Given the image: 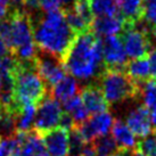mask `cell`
I'll return each mask as SVG.
<instances>
[{
  "label": "cell",
  "mask_w": 156,
  "mask_h": 156,
  "mask_svg": "<svg viewBox=\"0 0 156 156\" xmlns=\"http://www.w3.org/2000/svg\"><path fill=\"white\" fill-rule=\"evenodd\" d=\"M33 39L39 50L48 52L63 61L76 34L65 20L61 9L30 15Z\"/></svg>",
  "instance_id": "obj_1"
},
{
  "label": "cell",
  "mask_w": 156,
  "mask_h": 156,
  "mask_svg": "<svg viewBox=\"0 0 156 156\" xmlns=\"http://www.w3.org/2000/svg\"><path fill=\"white\" fill-rule=\"evenodd\" d=\"M62 62L66 72L76 80L88 81L98 78L105 69L103 40L89 31L76 34Z\"/></svg>",
  "instance_id": "obj_2"
},
{
  "label": "cell",
  "mask_w": 156,
  "mask_h": 156,
  "mask_svg": "<svg viewBox=\"0 0 156 156\" xmlns=\"http://www.w3.org/2000/svg\"><path fill=\"white\" fill-rule=\"evenodd\" d=\"M48 94V88L35 69L34 62L17 61L14 71V96L18 105H38Z\"/></svg>",
  "instance_id": "obj_3"
},
{
  "label": "cell",
  "mask_w": 156,
  "mask_h": 156,
  "mask_svg": "<svg viewBox=\"0 0 156 156\" xmlns=\"http://www.w3.org/2000/svg\"><path fill=\"white\" fill-rule=\"evenodd\" d=\"M98 84L108 104H117L140 96V87L132 81L124 71L105 69L99 76Z\"/></svg>",
  "instance_id": "obj_4"
},
{
  "label": "cell",
  "mask_w": 156,
  "mask_h": 156,
  "mask_svg": "<svg viewBox=\"0 0 156 156\" xmlns=\"http://www.w3.org/2000/svg\"><path fill=\"white\" fill-rule=\"evenodd\" d=\"M122 32L123 35L121 39L129 58H141L148 55L152 42L145 26H138V22L134 24H126Z\"/></svg>",
  "instance_id": "obj_5"
},
{
  "label": "cell",
  "mask_w": 156,
  "mask_h": 156,
  "mask_svg": "<svg viewBox=\"0 0 156 156\" xmlns=\"http://www.w3.org/2000/svg\"><path fill=\"white\" fill-rule=\"evenodd\" d=\"M63 112L64 111L62 109L59 101L47 94L44 99L37 105L33 130L39 134H42L44 132L58 126Z\"/></svg>",
  "instance_id": "obj_6"
},
{
  "label": "cell",
  "mask_w": 156,
  "mask_h": 156,
  "mask_svg": "<svg viewBox=\"0 0 156 156\" xmlns=\"http://www.w3.org/2000/svg\"><path fill=\"white\" fill-rule=\"evenodd\" d=\"M34 64L39 75L49 88L56 84L67 73L62 59L39 49L35 56Z\"/></svg>",
  "instance_id": "obj_7"
},
{
  "label": "cell",
  "mask_w": 156,
  "mask_h": 156,
  "mask_svg": "<svg viewBox=\"0 0 156 156\" xmlns=\"http://www.w3.org/2000/svg\"><path fill=\"white\" fill-rule=\"evenodd\" d=\"M128 55L126 52L122 39L117 35L106 37L103 40V63L107 69L124 71L128 64Z\"/></svg>",
  "instance_id": "obj_8"
},
{
  "label": "cell",
  "mask_w": 156,
  "mask_h": 156,
  "mask_svg": "<svg viewBox=\"0 0 156 156\" xmlns=\"http://www.w3.org/2000/svg\"><path fill=\"white\" fill-rule=\"evenodd\" d=\"M114 123V117L108 111L92 114L91 117H88L87 121L82 124L76 126V129L84 139L86 143L94 141L97 137L108 134Z\"/></svg>",
  "instance_id": "obj_9"
},
{
  "label": "cell",
  "mask_w": 156,
  "mask_h": 156,
  "mask_svg": "<svg viewBox=\"0 0 156 156\" xmlns=\"http://www.w3.org/2000/svg\"><path fill=\"white\" fill-rule=\"evenodd\" d=\"M40 136L49 156H66L69 154V130L56 126Z\"/></svg>",
  "instance_id": "obj_10"
},
{
  "label": "cell",
  "mask_w": 156,
  "mask_h": 156,
  "mask_svg": "<svg viewBox=\"0 0 156 156\" xmlns=\"http://www.w3.org/2000/svg\"><path fill=\"white\" fill-rule=\"evenodd\" d=\"M126 22L121 14H115L112 16H100L92 20L90 25L91 32L98 38L116 35L124 30Z\"/></svg>",
  "instance_id": "obj_11"
},
{
  "label": "cell",
  "mask_w": 156,
  "mask_h": 156,
  "mask_svg": "<svg viewBox=\"0 0 156 156\" xmlns=\"http://www.w3.org/2000/svg\"><path fill=\"white\" fill-rule=\"evenodd\" d=\"M126 124L134 136L144 138L153 131L151 122V113L144 105L130 111L126 117Z\"/></svg>",
  "instance_id": "obj_12"
},
{
  "label": "cell",
  "mask_w": 156,
  "mask_h": 156,
  "mask_svg": "<svg viewBox=\"0 0 156 156\" xmlns=\"http://www.w3.org/2000/svg\"><path fill=\"white\" fill-rule=\"evenodd\" d=\"M81 100H82L84 107L90 114L105 112L108 111L109 104L105 99L104 94L100 89V87L96 83L87 84L81 90Z\"/></svg>",
  "instance_id": "obj_13"
},
{
  "label": "cell",
  "mask_w": 156,
  "mask_h": 156,
  "mask_svg": "<svg viewBox=\"0 0 156 156\" xmlns=\"http://www.w3.org/2000/svg\"><path fill=\"white\" fill-rule=\"evenodd\" d=\"M79 90H80V87H79L76 79L72 75L66 74L56 84L49 88L48 94L51 96L54 99L58 100L59 103H63V101L74 97L75 95H78Z\"/></svg>",
  "instance_id": "obj_14"
},
{
  "label": "cell",
  "mask_w": 156,
  "mask_h": 156,
  "mask_svg": "<svg viewBox=\"0 0 156 156\" xmlns=\"http://www.w3.org/2000/svg\"><path fill=\"white\" fill-rule=\"evenodd\" d=\"M112 137L122 151H131L136 147V136L122 120H114L112 126Z\"/></svg>",
  "instance_id": "obj_15"
},
{
  "label": "cell",
  "mask_w": 156,
  "mask_h": 156,
  "mask_svg": "<svg viewBox=\"0 0 156 156\" xmlns=\"http://www.w3.org/2000/svg\"><path fill=\"white\" fill-rule=\"evenodd\" d=\"M126 74L129 78L134 81L138 84L146 82L149 80L151 75V66H149V62L146 57H141V58H134L131 62H129L126 65L124 69Z\"/></svg>",
  "instance_id": "obj_16"
},
{
  "label": "cell",
  "mask_w": 156,
  "mask_h": 156,
  "mask_svg": "<svg viewBox=\"0 0 156 156\" xmlns=\"http://www.w3.org/2000/svg\"><path fill=\"white\" fill-rule=\"evenodd\" d=\"M37 105L25 104L22 105L18 111L14 114L15 119V128L16 131L20 132H27L33 129V122L35 117Z\"/></svg>",
  "instance_id": "obj_17"
},
{
  "label": "cell",
  "mask_w": 156,
  "mask_h": 156,
  "mask_svg": "<svg viewBox=\"0 0 156 156\" xmlns=\"http://www.w3.org/2000/svg\"><path fill=\"white\" fill-rule=\"evenodd\" d=\"M63 108H64V112L69 113L72 116L75 126H80L84 121H87L89 114H90L84 107L81 97L79 95H75L72 98L63 101Z\"/></svg>",
  "instance_id": "obj_18"
},
{
  "label": "cell",
  "mask_w": 156,
  "mask_h": 156,
  "mask_svg": "<svg viewBox=\"0 0 156 156\" xmlns=\"http://www.w3.org/2000/svg\"><path fill=\"white\" fill-rule=\"evenodd\" d=\"M89 2L94 17L112 16L119 14V8L115 0H90Z\"/></svg>",
  "instance_id": "obj_19"
},
{
  "label": "cell",
  "mask_w": 156,
  "mask_h": 156,
  "mask_svg": "<svg viewBox=\"0 0 156 156\" xmlns=\"http://www.w3.org/2000/svg\"><path fill=\"white\" fill-rule=\"evenodd\" d=\"M92 144L96 151V156H111L120 149L114 138L108 134L97 137Z\"/></svg>",
  "instance_id": "obj_20"
},
{
  "label": "cell",
  "mask_w": 156,
  "mask_h": 156,
  "mask_svg": "<svg viewBox=\"0 0 156 156\" xmlns=\"http://www.w3.org/2000/svg\"><path fill=\"white\" fill-rule=\"evenodd\" d=\"M65 14V20L69 26L73 30V32L75 34H80V33H83V32H87L90 29L91 22H89L88 20L81 16L80 14H78L75 10L71 8H67L64 12Z\"/></svg>",
  "instance_id": "obj_21"
},
{
  "label": "cell",
  "mask_w": 156,
  "mask_h": 156,
  "mask_svg": "<svg viewBox=\"0 0 156 156\" xmlns=\"http://www.w3.org/2000/svg\"><path fill=\"white\" fill-rule=\"evenodd\" d=\"M145 29L148 33L156 37V0H145L143 7V15Z\"/></svg>",
  "instance_id": "obj_22"
},
{
  "label": "cell",
  "mask_w": 156,
  "mask_h": 156,
  "mask_svg": "<svg viewBox=\"0 0 156 156\" xmlns=\"http://www.w3.org/2000/svg\"><path fill=\"white\" fill-rule=\"evenodd\" d=\"M140 96L143 97L144 106L149 111H156V81L147 80L140 87Z\"/></svg>",
  "instance_id": "obj_23"
},
{
  "label": "cell",
  "mask_w": 156,
  "mask_h": 156,
  "mask_svg": "<svg viewBox=\"0 0 156 156\" xmlns=\"http://www.w3.org/2000/svg\"><path fill=\"white\" fill-rule=\"evenodd\" d=\"M134 149L143 156H156V131H152L137 141Z\"/></svg>",
  "instance_id": "obj_24"
},
{
  "label": "cell",
  "mask_w": 156,
  "mask_h": 156,
  "mask_svg": "<svg viewBox=\"0 0 156 156\" xmlns=\"http://www.w3.org/2000/svg\"><path fill=\"white\" fill-rule=\"evenodd\" d=\"M16 151H20V141L16 132L7 137L0 136V156H10Z\"/></svg>",
  "instance_id": "obj_25"
},
{
  "label": "cell",
  "mask_w": 156,
  "mask_h": 156,
  "mask_svg": "<svg viewBox=\"0 0 156 156\" xmlns=\"http://www.w3.org/2000/svg\"><path fill=\"white\" fill-rule=\"evenodd\" d=\"M40 8L44 12H50L55 9H61L63 1L62 0H39Z\"/></svg>",
  "instance_id": "obj_26"
},
{
  "label": "cell",
  "mask_w": 156,
  "mask_h": 156,
  "mask_svg": "<svg viewBox=\"0 0 156 156\" xmlns=\"http://www.w3.org/2000/svg\"><path fill=\"white\" fill-rule=\"evenodd\" d=\"M12 2L10 0H0V20L7 17L12 10Z\"/></svg>",
  "instance_id": "obj_27"
},
{
  "label": "cell",
  "mask_w": 156,
  "mask_h": 156,
  "mask_svg": "<svg viewBox=\"0 0 156 156\" xmlns=\"http://www.w3.org/2000/svg\"><path fill=\"white\" fill-rule=\"evenodd\" d=\"M148 62L151 66V75L153 78L156 79V48L148 52Z\"/></svg>",
  "instance_id": "obj_28"
},
{
  "label": "cell",
  "mask_w": 156,
  "mask_h": 156,
  "mask_svg": "<svg viewBox=\"0 0 156 156\" xmlns=\"http://www.w3.org/2000/svg\"><path fill=\"white\" fill-rule=\"evenodd\" d=\"M79 156H96V151L92 141L91 143H86L83 145V147L80 151Z\"/></svg>",
  "instance_id": "obj_29"
},
{
  "label": "cell",
  "mask_w": 156,
  "mask_h": 156,
  "mask_svg": "<svg viewBox=\"0 0 156 156\" xmlns=\"http://www.w3.org/2000/svg\"><path fill=\"white\" fill-rule=\"evenodd\" d=\"M151 113V122H152L153 131H156V111H153Z\"/></svg>",
  "instance_id": "obj_30"
},
{
  "label": "cell",
  "mask_w": 156,
  "mask_h": 156,
  "mask_svg": "<svg viewBox=\"0 0 156 156\" xmlns=\"http://www.w3.org/2000/svg\"><path fill=\"white\" fill-rule=\"evenodd\" d=\"M132 151V149H131ZM129 152L130 151H122V149H119L116 153L112 154L111 156H129Z\"/></svg>",
  "instance_id": "obj_31"
},
{
  "label": "cell",
  "mask_w": 156,
  "mask_h": 156,
  "mask_svg": "<svg viewBox=\"0 0 156 156\" xmlns=\"http://www.w3.org/2000/svg\"><path fill=\"white\" fill-rule=\"evenodd\" d=\"M10 2L13 4L14 7H22L23 0H10Z\"/></svg>",
  "instance_id": "obj_32"
},
{
  "label": "cell",
  "mask_w": 156,
  "mask_h": 156,
  "mask_svg": "<svg viewBox=\"0 0 156 156\" xmlns=\"http://www.w3.org/2000/svg\"><path fill=\"white\" fill-rule=\"evenodd\" d=\"M62 1H63V5L65 6H71L74 2V0H62Z\"/></svg>",
  "instance_id": "obj_33"
},
{
  "label": "cell",
  "mask_w": 156,
  "mask_h": 156,
  "mask_svg": "<svg viewBox=\"0 0 156 156\" xmlns=\"http://www.w3.org/2000/svg\"><path fill=\"white\" fill-rule=\"evenodd\" d=\"M10 156H24V155L21 153V151H16V152H14Z\"/></svg>",
  "instance_id": "obj_34"
},
{
  "label": "cell",
  "mask_w": 156,
  "mask_h": 156,
  "mask_svg": "<svg viewBox=\"0 0 156 156\" xmlns=\"http://www.w3.org/2000/svg\"><path fill=\"white\" fill-rule=\"evenodd\" d=\"M1 66H2V56H0V69H1Z\"/></svg>",
  "instance_id": "obj_35"
},
{
  "label": "cell",
  "mask_w": 156,
  "mask_h": 156,
  "mask_svg": "<svg viewBox=\"0 0 156 156\" xmlns=\"http://www.w3.org/2000/svg\"><path fill=\"white\" fill-rule=\"evenodd\" d=\"M1 117H2V112H1V108H0V120H1Z\"/></svg>",
  "instance_id": "obj_36"
},
{
  "label": "cell",
  "mask_w": 156,
  "mask_h": 156,
  "mask_svg": "<svg viewBox=\"0 0 156 156\" xmlns=\"http://www.w3.org/2000/svg\"><path fill=\"white\" fill-rule=\"evenodd\" d=\"M66 156H79V155H75V154H69V155H66Z\"/></svg>",
  "instance_id": "obj_37"
}]
</instances>
